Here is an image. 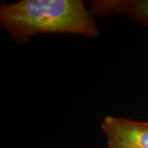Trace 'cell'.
I'll list each match as a JSON object with an SVG mask.
<instances>
[{
  "label": "cell",
  "mask_w": 148,
  "mask_h": 148,
  "mask_svg": "<svg viewBox=\"0 0 148 148\" xmlns=\"http://www.w3.org/2000/svg\"><path fill=\"white\" fill-rule=\"evenodd\" d=\"M89 5L93 16L105 17L116 13L148 27V0H93Z\"/></svg>",
  "instance_id": "cell-3"
},
{
  "label": "cell",
  "mask_w": 148,
  "mask_h": 148,
  "mask_svg": "<svg viewBox=\"0 0 148 148\" xmlns=\"http://www.w3.org/2000/svg\"><path fill=\"white\" fill-rule=\"evenodd\" d=\"M0 25L16 44L27 45L40 34L99 36L94 16L82 0H21L2 3Z\"/></svg>",
  "instance_id": "cell-1"
},
{
  "label": "cell",
  "mask_w": 148,
  "mask_h": 148,
  "mask_svg": "<svg viewBox=\"0 0 148 148\" xmlns=\"http://www.w3.org/2000/svg\"><path fill=\"white\" fill-rule=\"evenodd\" d=\"M106 148H148V122L106 116L101 121Z\"/></svg>",
  "instance_id": "cell-2"
}]
</instances>
